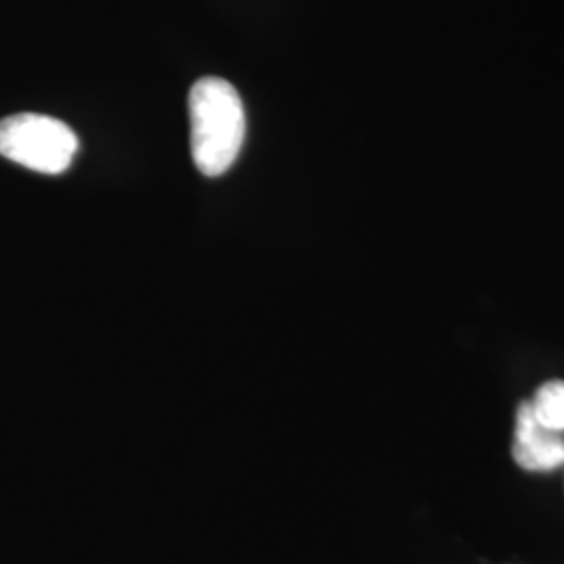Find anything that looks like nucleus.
Instances as JSON below:
<instances>
[{"instance_id":"nucleus-1","label":"nucleus","mask_w":564,"mask_h":564,"mask_svg":"<svg viewBox=\"0 0 564 564\" xmlns=\"http://www.w3.org/2000/svg\"><path fill=\"white\" fill-rule=\"evenodd\" d=\"M191 153L203 176L218 178L237 162L245 142L241 95L223 78H202L188 95Z\"/></svg>"},{"instance_id":"nucleus-2","label":"nucleus","mask_w":564,"mask_h":564,"mask_svg":"<svg viewBox=\"0 0 564 564\" xmlns=\"http://www.w3.org/2000/svg\"><path fill=\"white\" fill-rule=\"evenodd\" d=\"M78 153L76 132L55 118L15 113L0 120V155L28 170L57 176Z\"/></svg>"},{"instance_id":"nucleus-3","label":"nucleus","mask_w":564,"mask_h":564,"mask_svg":"<svg viewBox=\"0 0 564 564\" xmlns=\"http://www.w3.org/2000/svg\"><path fill=\"white\" fill-rule=\"evenodd\" d=\"M512 456L524 470H554L564 464L563 435L538 423L529 402L517 410Z\"/></svg>"},{"instance_id":"nucleus-4","label":"nucleus","mask_w":564,"mask_h":564,"mask_svg":"<svg viewBox=\"0 0 564 564\" xmlns=\"http://www.w3.org/2000/svg\"><path fill=\"white\" fill-rule=\"evenodd\" d=\"M535 421L554 431L564 433V381H547L529 402Z\"/></svg>"}]
</instances>
